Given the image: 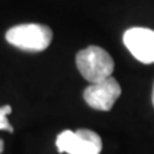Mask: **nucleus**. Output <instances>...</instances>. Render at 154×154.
Masks as SVG:
<instances>
[{
  "label": "nucleus",
  "instance_id": "obj_2",
  "mask_svg": "<svg viewBox=\"0 0 154 154\" xmlns=\"http://www.w3.org/2000/svg\"><path fill=\"white\" fill-rule=\"evenodd\" d=\"M9 44L27 51H42L50 45L53 31L40 23H25L9 28L5 33Z\"/></svg>",
  "mask_w": 154,
  "mask_h": 154
},
{
  "label": "nucleus",
  "instance_id": "obj_1",
  "mask_svg": "<svg viewBox=\"0 0 154 154\" xmlns=\"http://www.w3.org/2000/svg\"><path fill=\"white\" fill-rule=\"evenodd\" d=\"M76 64L82 77L91 84L108 79L114 69V62L108 51L95 45L88 46L77 53Z\"/></svg>",
  "mask_w": 154,
  "mask_h": 154
},
{
  "label": "nucleus",
  "instance_id": "obj_4",
  "mask_svg": "<svg viewBox=\"0 0 154 154\" xmlns=\"http://www.w3.org/2000/svg\"><path fill=\"white\" fill-rule=\"evenodd\" d=\"M121 95V86L113 76L100 82L91 84L84 91L85 102L96 110L108 112L113 108L116 100Z\"/></svg>",
  "mask_w": 154,
  "mask_h": 154
},
{
  "label": "nucleus",
  "instance_id": "obj_6",
  "mask_svg": "<svg viewBox=\"0 0 154 154\" xmlns=\"http://www.w3.org/2000/svg\"><path fill=\"white\" fill-rule=\"evenodd\" d=\"M12 113V107L11 105H3L0 107V130H7L9 132H13L12 125L8 121V114Z\"/></svg>",
  "mask_w": 154,
  "mask_h": 154
},
{
  "label": "nucleus",
  "instance_id": "obj_7",
  "mask_svg": "<svg viewBox=\"0 0 154 154\" xmlns=\"http://www.w3.org/2000/svg\"><path fill=\"white\" fill-rule=\"evenodd\" d=\"M3 150H4V141L0 139V153H2Z\"/></svg>",
  "mask_w": 154,
  "mask_h": 154
},
{
  "label": "nucleus",
  "instance_id": "obj_8",
  "mask_svg": "<svg viewBox=\"0 0 154 154\" xmlns=\"http://www.w3.org/2000/svg\"><path fill=\"white\" fill-rule=\"evenodd\" d=\"M152 102H153V105H154V86H153V93H152Z\"/></svg>",
  "mask_w": 154,
  "mask_h": 154
},
{
  "label": "nucleus",
  "instance_id": "obj_5",
  "mask_svg": "<svg viewBox=\"0 0 154 154\" xmlns=\"http://www.w3.org/2000/svg\"><path fill=\"white\" fill-rule=\"evenodd\" d=\"M123 44L139 62L154 63V31L145 27H132L123 33Z\"/></svg>",
  "mask_w": 154,
  "mask_h": 154
},
{
  "label": "nucleus",
  "instance_id": "obj_3",
  "mask_svg": "<svg viewBox=\"0 0 154 154\" xmlns=\"http://www.w3.org/2000/svg\"><path fill=\"white\" fill-rule=\"evenodd\" d=\"M57 148L58 152L68 154H100L103 143L99 135L91 130H66L58 135Z\"/></svg>",
  "mask_w": 154,
  "mask_h": 154
}]
</instances>
